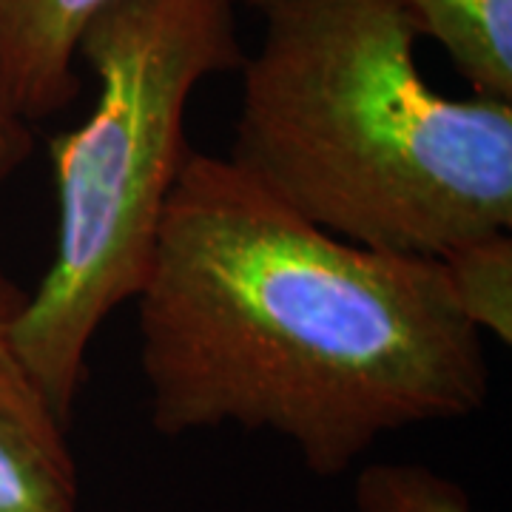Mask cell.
<instances>
[{
    "label": "cell",
    "mask_w": 512,
    "mask_h": 512,
    "mask_svg": "<svg viewBox=\"0 0 512 512\" xmlns=\"http://www.w3.org/2000/svg\"><path fill=\"white\" fill-rule=\"evenodd\" d=\"M458 313L484 336L512 342V239L487 234L436 256Z\"/></svg>",
    "instance_id": "obj_7"
},
{
    "label": "cell",
    "mask_w": 512,
    "mask_h": 512,
    "mask_svg": "<svg viewBox=\"0 0 512 512\" xmlns=\"http://www.w3.org/2000/svg\"><path fill=\"white\" fill-rule=\"evenodd\" d=\"M35 151L32 126L20 120L0 94V183L12 180Z\"/></svg>",
    "instance_id": "obj_9"
},
{
    "label": "cell",
    "mask_w": 512,
    "mask_h": 512,
    "mask_svg": "<svg viewBox=\"0 0 512 512\" xmlns=\"http://www.w3.org/2000/svg\"><path fill=\"white\" fill-rule=\"evenodd\" d=\"M228 160L296 217L376 251L441 256L512 228V103L447 97L396 0H242Z\"/></svg>",
    "instance_id": "obj_2"
},
{
    "label": "cell",
    "mask_w": 512,
    "mask_h": 512,
    "mask_svg": "<svg viewBox=\"0 0 512 512\" xmlns=\"http://www.w3.org/2000/svg\"><path fill=\"white\" fill-rule=\"evenodd\" d=\"M134 302L160 436L265 430L319 478L382 436L473 416L490 393L484 336L436 256L333 237L197 148Z\"/></svg>",
    "instance_id": "obj_1"
},
{
    "label": "cell",
    "mask_w": 512,
    "mask_h": 512,
    "mask_svg": "<svg viewBox=\"0 0 512 512\" xmlns=\"http://www.w3.org/2000/svg\"><path fill=\"white\" fill-rule=\"evenodd\" d=\"M111 0H0V94L26 120L55 117L80 97L77 40Z\"/></svg>",
    "instance_id": "obj_5"
},
{
    "label": "cell",
    "mask_w": 512,
    "mask_h": 512,
    "mask_svg": "<svg viewBox=\"0 0 512 512\" xmlns=\"http://www.w3.org/2000/svg\"><path fill=\"white\" fill-rule=\"evenodd\" d=\"M237 3L111 0L77 40L97 100L49 143L55 259L15 325L23 365L69 427L97 333L146 285L165 205L194 151L191 97L245 60Z\"/></svg>",
    "instance_id": "obj_3"
},
{
    "label": "cell",
    "mask_w": 512,
    "mask_h": 512,
    "mask_svg": "<svg viewBox=\"0 0 512 512\" xmlns=\"http://www.w3.org/2000/svg\"><path fill=\"white\" fill-rule=\"evenodd\" d=\"M353 512H473L470 493L421 464L376 461L359 470Z\"/></svg>",
    "instance_id": "obj_8"
},
{
    "label": "cell",
    "mask_w": 512,
    "mask_h": 512,
    "mask_svg": "<svg viewBox=\"0 0 512 512\" xmlns=\"http://www.w3.org/2000/svg\"><path fill=\"white\" fill-rule=\"evenodd\" d=\"M478 97L512 103V0H396Z\"/></svg>",
    "instance_id": "obj_6"
},
{
    "label": "cell",
    "mask_w": 512,
    "mask_h": 512,
    "mask_svg": "<svg viewBox=\"0 0 512 512\" xmlns=\"http://www.w3.org/2000/svg\"><path fill=\"white\" fill-rule=\"evenodd\" d=\"M26 302L29 293L0 265V512H74L80 476L69 424L15 348Z\"/></svg>",
    "instance_id": "obj_4"
}]
</instances>
